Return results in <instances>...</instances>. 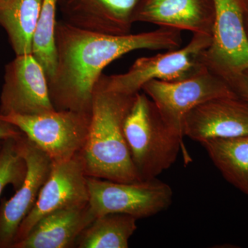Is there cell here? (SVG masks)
Here are the masks:
<instances>
[{
    "label": "cell",
    "instance_id": "ac0fdd59",
    "mask_svg": "<svg viewBox=\"0 0 248 248\" xmlns=\"http://www.w3.org/2000/svg\"><path fill=\"white\" fill-rule=\"evenodd\" d=\"M137 218L123 214L96 217L80 235L78 248H128L129 240L138 229Z\"/></svg>",
    "mask_w": 248,
    "mask_h": 248
},
{
    "label": "cell",
    "instance_id": "3957f363",
    "mask_svg": "<svg viewBox=\"0 0 248 248\" xmlns=\"http://www.w3.org/2000/svg\"><path fill=\"white\" fill-rule=\"evenodd\" d=\"M123 129L133 164L142 181L156 179L175 162L181 150L185 151L183 140L166 126L154 103L145 93L135 94L124 119Z\"/></svg>",
    "mask_w": 248,
    "mask_h": 248
},
{
    "label": "cell",
    "instance_id": "d6986e66",
    "mask_svg": "<svg viewBox=\"0 0 248 248\" xmlns=\"http://www.w3.org/2000/svg\"><path fill=\"white\" fill-rule=\"evenodd\" d=\"M58 0H43L32 42V55L45 70L48 80L57 65L55 30Z\"/></svg>",
    "mask_w": 248,
    "mask_h": 248
},
{
    "label": "cell",
    "instance_id": "8fae6325",
    "mask_svg": "<svg viewBox=\"0 0 248 248\" xmlns=\"http://www.w3.org/2000/svg\"><path fill=\"white\" fill-rule=\"evenodd\" d=\"M16 141L27 164V175L14 197L0 204V248H12L18 229L35 205L53 165L50 156L24 134Z\"/></svg>",
    "mask_w": 248,
    "mask_h": 248
},
{
    "label": "cell",
    "instance_id": "ba28073f",
    "mask_svg": "<svg viewBox=\"0 0 248 248\" xmlns=\"http://www.w3.org/2000/svg\"><path fill=\"white\" fill-rule=\"evenodd\" d=\"M215 19L212 43L204 63L227 83L248 70V40L242 0H214Z\"/></svg>",
    "mask_w": 248,
    "mask_h": 248
},
{
    "label": "cell",
    "instance_id": "9c48e42d",
    "mask_svg": "<svg viewBox=\"0 0 248 248\" xmlns=\"http://www.w3.org/2000/svg\"><path fill=\"white\" fill-rule=\"evenodd\" d=\"M87 177L79 154L71 159L53 163L35 205L18 229L14 244L25 238L31 228L46 215L64 209L87 206Z\"/></svg>",
    "mask_w": 248,
    "mask_h": 248
},
{
    "label": "cell",
    "instance_id": "ffe728a7",
    "mask_svg": "<svg viewBox=\"0 0 248 248\" xmlns=\"http://www.w3.org/2000/svg\"><path fill=\"white\" fill-rule=\"evenodd\" d=\"M16 140H4L0 151V195L8 185L13 186L15 191L19 190L27 175V164Z\"/></svg>",
    "mask_w": 248,
    "mask_h": 248
},
{
    "label": "cell",
    "instance_id": "7402d4cb",
    "mask_svg": "<svg viewBox=\"0 0 248 248\" xmlns=\"http://www.w3.org/2000/svg\"><path fill=\"white\" fill-rule=\"evenodd\" d=\"M24 133L16 125L0 119V141L20 138Z\"/></svg>",
    "mask_w": 248,
    "mask_h": 248
},
{
    "label": "cell",
    "instance_id": "4fadbf2b",
    "mask_svg": "<svg viewBox=\"0 0 248 248\" xmlns=\"http://www.w3.org/2000/svg\"><path fill=\"white\" fill-rule=\"evenodd\" d=\"M141 0H58L64 22L110 35L130 34L133 15Z\"/></svg>",
    "mask_w": 248,
    "mask_h": 248
},
{
    "label": "cell",
    "instance_id": "44dd1931",
    "mask_svg": "<svg viewBox=\"0 0 248 248\" xmlns=\"http://www.w3.org/2000/svg\"><path fill=\"white\" fill-rule=\"evenodd\" d=\"M228 84L236 95L248 102V70L232 80Z\"/></svg>",
    "mask_w": 248,
    "mask_h": 248
},
{
    "label": "cell",
    "instance_id": "8992f818",
    "mask_svg": "<svg viewBox=\"0 0 248 248\" xmlns=\"http://www.w3.org/2000/svg\"><path fill=\"white\" fill-rule=\"evenodd\" d=\"M141 90L154 103L166 126L182 140L184 121L194 108L214 98L236 96L226 81L209 70L182 81L151 80Z\"/></svg>",
    "mask_w": 248,
    "mask_h": 248
},
{
    "label": "cell",
    "instance_id": "5bb4252c",
    "mask_svg": "<svg viewBox=\"0 0 248 248\" xmlns=\"http://www.w3.org/2000/svg\"><path fill=\"white\" fill-rule=\"evenodd\" d=\"M215 19L214 0H141L133 15L134 23L211 36Z\"/></svg>",
    "mask_w": 248,
    "mask_h": 248
},
{
    "label": "cell",
    "instance_id": "cb8c5ba5",
    "mask_svg": "<svg viewBox=\"0 0 248 248\" xmlns=\"http://www.w3.org/2000/svg\"><path fill=\"white\" fill-rule=\"evenodd\" d=\"M3 141H0V151H1V146H2Z\"/></svg>",
    "mask_w": 248,
    "mask_h": 248
},
{
    "label": "cell",
    "instance_id": "5b68a950",
    "mask_svg": "<svg viewBox=\"0 0 248 248\" xmlns=\"http://www.w3.org/2000/svg\"><path fill=\"white\" fill-rule=\"evenodd\" d=\"M0 119L16 125L53 163H58L71 159L82 151L89 135L91 113L54 110L35 115H0Z\"/></svg>",
    "mask_w": 248,
    "mask_h": 248
},
{
    "label": "cell",
    "instance_id": "6da1fadb",
    "mask_svg": "<svg viewBox=\"0 0 248 248\" xmlns=\"http://www.w3.org/2000/svg\"><path fill=\"white\" fill-rule=\"evenodd\" d=\"M57 65L48 80L55 110L91 113L94 86L104 68L134 50H170L180 48L182 31L159 27L138 34L110 35L86 31L64 21L55 30Z\"/></svg>",
    "mask_w": 248,
    "mask_h": 248
},
{
    "label": "cell",
    "instance_id": "277c9868",
    "mask_svg": "<svg viewBox=\"0 0 248 248\" xmlns=\"http://www.w3.org/2000/svg\"><path fill=\"white\" fill-rule=\"evenodd\" d=\"M212 43V36L193 34L186 46L154 56L139 58L126 73L102 75L104 87L112 92L134 95L148 81H178L200 74L208 68L204 55Z\"/></svg>",
    "mask_w": 248,
    "mask_h": 248
},
{
    "label": "cell",
    "instance_id": "603a6c76",
    "mask_svg": "<svg viewBox=\"0 0 248 248\" xmlns=\"http://www.w3.org/2000/svg\"><path fill=\"white\" fill-rule=\"evenodd\" d=\"M245 31L248 40V0H242Z\"/></svg>",
    "mask_w": 248,
    "mask_h": 248
},
{
    "label": "cell",
    "instance_id": "7c38bea8",
    "mask_svg": "<svg viewBox=\"0 0 248 248\" xmlns=\"http://www.w3.org/2000/svg\"><path fill=\"white\" fill-rule=\"evenodd\" d=\"M184 132V136L200 143L248 136V102L236 95L202 103L186 116Z\"/></svg>",
    "mask_w": 248,
    "mask_h": 248
},
{
    "label": "cell",
    "instance_id": "e0dca14e",
    "mask_svg": "<svg viewBox=\"0 0 248 248\" xmlns=\"http://www.w3.org/2000/svg\"><path fill=\"white\" fill-rule=\"evenodd\" d=\"M200 143L227 182L248 196V136Z\"/></svg>",
    "mask_w": 248,
    "mask_h": 248
},
{
    "label": "cell",
    "instance_id": "9a60e30c",
    "mask_svg": "<svg viewBox=\"0 0 248 248\" xmlns=\"http://www.w3.org/2000/svg\"><path fill=\"white\" fill-rule=\"evenodd\" d=\"M95 218L89 205L53 212L39 220L12 248H76L80 235Z\"/></svg>",
    "mask_w": 248,
    "mask_h": 248
},
{
    "label": "cell",
    "instance_id": "2e32d148",
    "mask_svg": "<svg viewBox=\"0 0 248 248\" xmlns=\"http://www.w3.org/2000/svg\"><path fill=\"white\" fill-rule=\"evenodd\" d=\"M42 1L6 0L0 2V25L7 32L16 55L32 54Z\"/></svg>",
    "mask_w": 248,
    "mask_h": 248
},
{
    "label": "cell",
    "instance_id": "52a82bcc",
    "mask_svg": "<svg viewBox=\"0 0 248 248\" xmlns=\"http://www.w3.org/2000/svg\"><path fill=\"white\" fill-rule=\"evenodd\" d=\"M89 208L94 217L123 214L139 218L157 215L172 202L170 186L157 179L135 183L87 177Z\"/></svg>",
    "mask_w": 248,
    "mask_h": 248
},
{
    "label": "cell",
    "instance_id": "d4e9b609",
    "mask_svg": "<svg viewBox=\"0 0 248 248\" xmlns=\"http://www.w3.org/2000/svg\"><path fill=\"white\" fill-rule=\"evenodd\" d=\"M6 1V0H0V2H1V1Z\"/></svg>",
    "mask_w": 248,
    "mask_h": 248
},
{
    "label": "cell",
    "instance_id": "30bf717a",
    "mask_svg": "<svg viewBox=\"0 0 248 248\" xmlns=\"http://www.w3.org/2000/svg\"><path fill=\"white\" fill-rule=\"evenodd\" d=\"M54 110L43 67L32 54L16 55L5 68L0 115H35Z\"/></svg>",
    "mask_w": 248,
    "mask_h": 248
},
{
    "label": "cell",
    "instance_id": "7a4b0ae2",
    "mask_svg": "<svg viewBox=\"0 0 248 248\" xmlns=\"http://www.w3.org/2000/svg\"><path fill=\"white\" fill-rule=\"evenodd\" d=\"M134 95L108 91L99 78L93 92L89 135L79 155L88 177L114 182H141L124 133Z\"/></svg>",
    "mask_w": 248,
    "mask_h": 248
}]
</instances>
